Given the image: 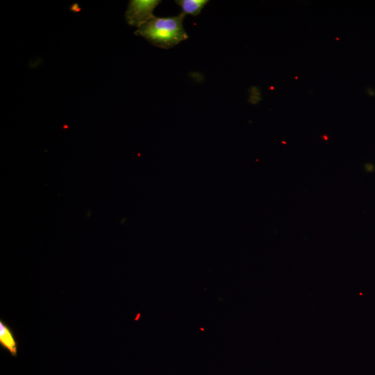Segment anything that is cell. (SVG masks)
Instances as JSON below:
<instances>
[{
    "label": "cell",
    "instance_id": "1",
    "mask_svg": "<svg viewBox=\"0 0 375 375\" xmlns=\"http://www.w3.org/2000/svg\"><path fill=\"white\" fill-rule=\"evenodd\" d=\"M183 12L174 17H153L138 28L135 34L162 49H169L188 38L183 26Z\"/></svg>",
    "mask_w": 375,
    "mask_h": 375
},
{
    "label": "cell",
    "instance_id": "2",
    "mask_svg": "<svg viewBox=\"0 0 375 375\" xmlns=\"http://www.w3.org/2000/svg\"><path fill=\"white\" fill-rule=\"evenodd\" d=\"M161 2L158 0H131L129 1L125 17L130 26L139 28L153 17V11Z\"/></svg>",
    "mask_w": 375,
    "mask_h": 375
},
{
    "label": "cell",
    "instance_id": "3",
    "mask_svg": "<svg viewBox=\"0 0 375 375\" xmlns=\"http://www.w3.org/2000/svg\"><path fill=\"white\" fill-rule=\"evenodd\" d=\"M0 345L7 349L12 356H17L18 343L15 334L2 320H0Z\"/></svg>",
    "mask_w": 375,
    "mask_h": 375
},
{
    "label": "cell",
    "instance_id": "4",
    "mask_svg": "<svg viewBox=\"0 0 375 375\" xmlns=\"http://www.w3.org/2000/svg\"><path fill=\"white\" fill-rule=\"evenodd\" d=\"M175 2L181 8L182 12L185 15L192 16L198 15L205 5L208 3V0H176Z\"/></svg>",
    "mask_w": 375,
    "mask_h": 375
},
{
    "label": "cell",
    "instance_id": "5",
    "mask_svg": "<svg viewBox=\"0 0 375 375\" xmlns=\"http://www.w3.org/2000/svg\"><path fill=\"white\" fill-rule=\"evenodd\" d=\"M366 91H367V93L369 96H371V97L375 96V90H374L372 88L367 87V89H366Z\"/></svg>",
    "mask_w": 375,
    "mask_h": 375
},
{
    "label": "cell",
    "instance_id": "6",
    "mask_svg": "<svg viewBox=\"0 0 375 375\" xmlns=\"http://www.w3.org/2000/svg\"><path fill=\"white\" fill-rule=\"evenodd\" d=\"M367 169H371V171H373V165L372 164H367L365 165Z\"/></svg>",
    "mask_w": 375,
    "mask_h": 375
}]
</instances>
